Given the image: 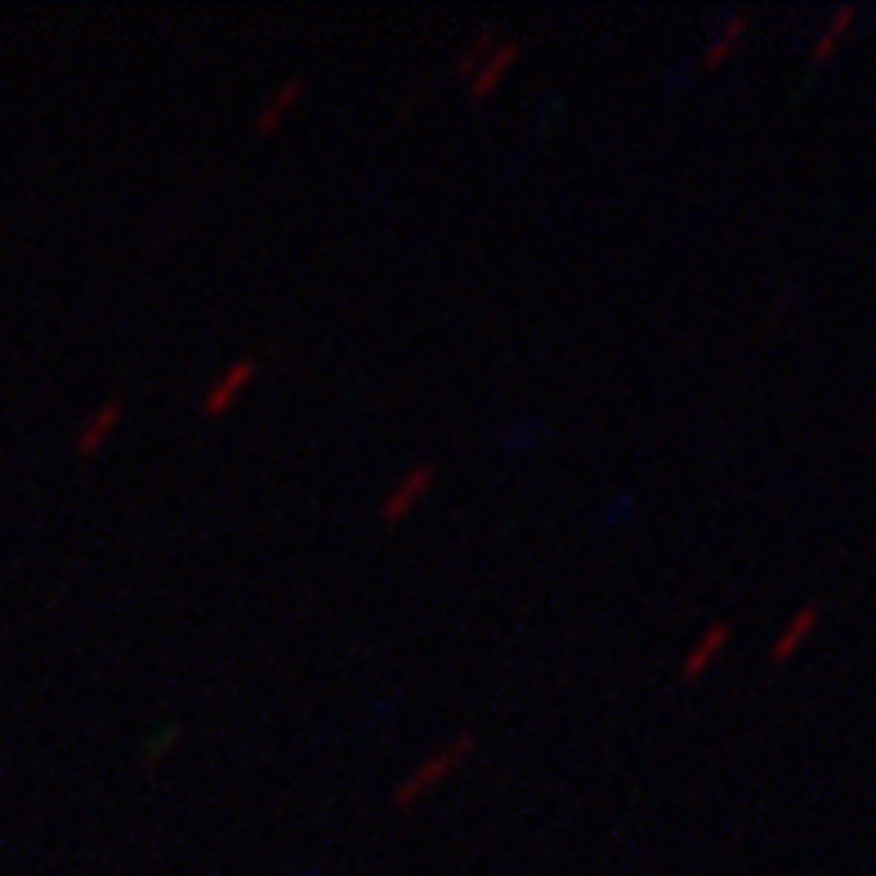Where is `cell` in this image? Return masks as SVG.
<instances>
[{"mask_svg":"<svg viewBox=\"0 0 876 876\" xmlns=\"http://www.w3.org/2000/svg\"><path fill=\"white\" fill-rule=\"evenodd\" d=\"M478 751V738L474 734H457V738H448L443 747H434L407 778H399V788H394V809H412V805H421L434 788H443L452 773H461L465 769V760Z\"/></svg>","mask_w":876,"mask_h":876,"instance_id":"6da1fadb","label":"cell"},{"mask_svg":"<svg viewBox=\"0 0 876 876\" xmlns=\"http://www.w3.org/2000/svg\"><path fill=\"white\" fill-rule=\"evenodd\" d=\"M256 376H260V358L256 354H241V358H233L202 394H198V416H206V421H220V416H228L237 403H241V394L256 384Z\"/></svg>","mask_w":876,"mask_h":876,"instance_id":"7a4b0ae2","label":"cell"},{"mask_svg":"<svg viewBox=\"0 0 876 876\" xmlns=\"http://www.w3.org/2000/svg\"><path fill=\"white\" fill-rule=\"evenodd\" d=\"M434 478H438V470H434V461H416L394 488H389L380 501H376V519L380 523H403V519H412V510L429 497V488H434Z\"/></svg>","mask_w":876,"mask_h":876,"instance_id":"3957f363","label":"cell"},{"mask_svg":"<svg viewBox=\"0 0 876 876\" xmlns=\"http://www.w3.org/2000/svg\"><path fill=\"white\" fill-rule=\"evenodd\" d=\"M519 55H523V40H514V36H501L497 40V50L478 63V72L465 81V94H470V104H488L493 94L501 90V81L510 76V68L519 63Z\"/></svg>","mask_w":876,"mask_h":876,"instance_id":"277c9868","label":"cell"},{"mask_svg":"<svg viewBox=\"0 0 876 876\" xmlns=\"http://www.w3.org/2000/svg\"><path fill=\"white\" fill-rule=\"evenodd\" d=\"M121 421H126V399H104L76 429V457H99L108 438L121 429Z\"/></svg>","mask_w":876,"mask_h":876,"instance_id":"5b68a950","label":"cell"},{"mask_svg":"<svg viewBox=\"0 0 876 876\" xmlns=\"http://www.w3.org/2000/svg\"><path fill=\"white\" fill-rule=\"evenodd\" d=\"M822 626V604L818 600H809V604H801L796 613H792V622L783 626V636H778L773 644H769V666H788L809 640H814V630Z\"/></svg>","mask_w":876,"mask_h":876,"instance_id":"8992f818","label":"cell"},{"mask_svg":"<svg viewBox=\"0 0 876 876\" xmlns=\"http://www.w3.org/2000/svg\"><path fill=\"white\" fill-rule=\"evenodd\" d=\"M305 94H309V81H305V76H286V81L269 94V99L260 104V113H256V134H260V139H273V134L286 126V117L305 104Z\"/></svg>","mask_w":876,"mask_h":876,"instance_id":"52a82bcc","label":"cell"},{"mask_svg":"<svg viewBox=\"0 0 876 876\" xmlns=\"http://www.w3.org/2000/svg\"><path fill=\"white\" fill-rule=\"evenodd\" d=\"M729 644H734V622H711V626L702 630V636H698V644L685 653V662H679V679H685V685L702 679Z\"/></svg>","mask_w":876,"mask_h":876,"instance_id":"ba28073f","label":"cell"},{"mask_svg":"<svg viewBox=\"0 0 876 876\" xmlns=\"http://www.w3.org/2000/svg\"><path fill=\"white\" fill-rule=\"evenodd\" d=\"M747 32H751V14H734L729 19L711 40H707V50H702V72H715V68H724L729 59H734L738 50H743V40H747Z\"/></svg>","mask_w":876,"mask_h":876,"instance_id":"9c48e42d","label":"cell"},{"mask_svg":"<svg viewBox=\"0 0 876 876\" xmlns=\"http://www.w3.org/2000/svg\"><path fill=\"white\" fill-rule=\"evenodd\" d=\"M854 23H859V5H854V0H845V5H841L832 19H827V27L818 32V40L809 45V68H818V63L832 59V55L841 50V40L850 36Z\"/></svg>","mask_w":876,"mask_h":876,"instance_id":"30bf717a","label":"cell"},{"mask_svg":"<svg viewBox=\"0 0 876 876\" xmlns=\"http://www.w3.org/2000/svg\"><path fill=\"white\" fill-rule=\"evenodd\" d=\"M501 36H506V27H501V23H488V27H478V32H474V40H470L465 50L457 55L452 72H457L461 81H470V76L478 72V63H483V59H488V55L497 50V40H501Z\"/></svg>","mask_w":876,"mask_h":876,"instance_id":"8fae6325","label":"cell"},{"mask_svg":"<svg viewBox=\"0 0 876 876\" xmlns=\"http://www.w3.org/2000/svg\"><path fill=\"white\" fill-rule=\"evenodd\" d=\"M179 738H184V724H179V720H166L157 734L143 743V769H162V765L170 760V751L179 747Z\"/></svg>","mask_w":876,"mask_h":876,"instance_id":"7c38bea8","label":"cell"},{"mask_svg":"<svg viewBox=\"0 0 876 876\" xmlns=\"http://www.w3.org/2000/svg\"><path fill=\"white\" fill-rule=\"evenodd\" d=\"M421 99H425V85H416V90H412V94H403V99H399V121H403V117H412V113H416V104H421Z\"/></svg>","mask_w":876,"mask_h":876,"instance_id":"4fadbf2b","label":"cell"}]
</instances>
